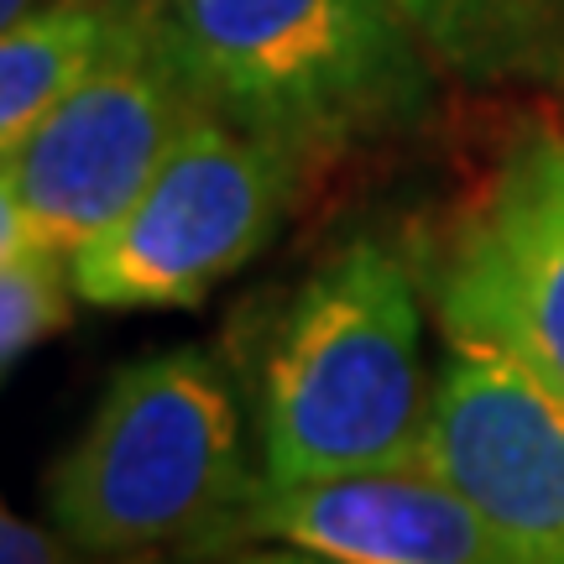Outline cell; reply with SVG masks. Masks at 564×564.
Listing matches in <instances>:
<instances>
[{
    "label": "cell",
    "instance_id": "cell-1",
    "mask_svg": "<svg viewBox=\"0 0 564 564\" xmlns=\"http://www.w3.org/2000/svg\"><path fill=\"white\" fill-rule=\"evenodd\" d=\"M423 288L403 241L350 236L278 303H241L236 382L267 486L423 465L434 382Z\"/></svg>",
    "mask_w": 564,
    "mask_h": 564
},
{
    "label": "cell",
    "instance_id": "cell-2",
    "mask_svg": "<svg viewBox=\"0 0 564 564\" xmlns=\"http://www.w3.org/2000/svg\"><path fill=\"white\" fill-rule=\"evenodd\" d=\"M141 21L194 105L293 158L303 188L440 110L444 68L398 0H147Z\"/></svg>",
    "mask_w": 564,
    "mask_h": 564
},
{
    "label": "cell",
    "instance_id": "cell-3",
    "mask_svg": "<svg viewBox=\"0 0 564 564\" xmlns=\"http://www.w3.org/2000/svg\"><path fill=\"white\" fill-rule=\"evenodd\" d=\"M257 491L236 371L204 345H167L105 382L79 440L47 465L42 502L84 560L141 549L194 560Z\"/></svg>",
    "mask_w": 564,
    "mask_h": 564
},
{
    "label": "cell",
    "instance_id": "cell-4",
    "mask_svg": "<svg viewBox=\"0 0 564 564\" xmlns=\"http://www.w3.org/2000/svg\"><path fill=\"white\" fill-rule=\"evenodd\" d=\"M449 345L497 350L564 408V121L528 110L403 236Z\"/></svg>",
    "mask_w": 564,
    "mask_h": 564
},
{
    "label": "cell",
    "instance_id": "cell-5",
    "mask_svg": "<svg viewBox=\"0 0 564 564\" xmlns=\"http://www.w3.org/2000/svg\"><path fill=\"white\" fill-rule=\"evenodd\" d=\"M299 194L293 158L199 105L141 199L68 257V282L116 314L199 308L272 246Z\"/></svg>",
    "mask_w": 564,
    "mask_h": 564
},
{
    "label": "cell",
    "instance_id": "cell-6",
    "mask_svg": "<svg viewBox=\"0 0 564 564\" xmlns=\"http://www.w3.org/2000/svg\"><path fill=\"white\" fill-rule=\"evenodd\" d=\"M194 110L199 105L158 53L137 6L116 53L0 158L37 241L74 257L105 236L141 199Z\"/></svg>",
    "mask_w": 564,
    "mask_h": 564
},
{
    "label": "cell",
    "instance_id": "cell-7",
    "mask_svg": "<svg viewBox=\"0 0 564 564\" xmlns=\"http://www.w3.org/2000/svg\"><path fill=\"white\" fill-rule=\"evenodd\" d=\"M423 465L523 554L564 564V408L507 356L444 340Z\"/></svg>",
    "mask_w": 564,
    "mask_h": 564
},
{
    "label": "cell",
    "instance_id": "cell-8",
    "mask_svg": "<svg viewBox=\"0 0 564 564\" xmlns=\"http://www.w3.org/2000/svg\"><path fill=\"white\" fill-rule=\"evenodd\" d=\"M241 544H293L335 564H539L429 465L267 486L220 523L194 564Z\"/></svg>",
    "mask_w": 564,
    "mask_h": 564
},
{
    "label": "cell",
    "instance_id": "cell-9",
    "mask_svg": "<svg viewBox=\"0 0 564 564\" xmlns=\"http://www.w3.org/2000/svg\"><path fill=\"white\" fill-rule=\"evenodd\" d=\"M398 11L449 79L564 95V0H398Z\"/></svg>",
    "mask_w": 564,
    "mask_h": 564
},
{
    "label": "cell",
    "instance_id": "cell-10",
    "mask_svg": "<svg viewBox=\"0 0 564 564\" xmlns=\"http://www.w3.org/2000/svg\"><path fill=\"white\" fill-rule=\"evenodd\" d=\"M131 6L47 0L0 32V158L131 32Z\"/></svg>",
    "mask_w": 564,
    "mask_h": 564
},
{
    "label": "cell",
    "instance_id": "cell-11",
    "mask_svg": "<svg viewBox=\"0 0 564 564\" xmlns=\"http://www.w3.org/2000/svg\"><path fill=\"white\" fill-rule=\"evenodd\" d=\"M74 299L79 293L68 282V257L58 251H32L0 267V382L37 345L74 324Z\"/></svg>",
    "mask_w": 564,
    "mask_h": 564
},
{
    "label": "cell",
    "instance_id": "cell-12",
    "mask_svg": "<svg viewBox=\"0 0 564 564\" xmlns=\"http://www.w3.org/2000/svg\"><path fill=\"white\" fill-rule=\"evenodd\" d=\"M0 564H89L58 528H37L0 507Z\"/></svg>",
    "mask_w": 564,
    "mask_h": 564
},
{
    "label": "cell",
    "instance_id": "cell-13",
    "mask_svg": "<svg viewBox=\"0 0 564 564\" xmlns=\"http://www.w3.org/2000/svg\"><path fill=\"white\" fill-rule=\"evenodd\" d=\"M32 251H47V246L37 241V230H32V220H26L17 188H11L6 173H0V267L21 262V257H32Z\"/></svg>",
    "mask_w": 564,
    "mask_h": 564
},
{
    "label": "cell",
    "instance_id": "cell-14",
    "mask_svg": "<svg viewBox=\"0 0 564 564\" xmlns=\"http://www.w3.org/2000/svg\"><path fill=\"white\" fill-rule=\"evenodd\" d=\"M209 564H335V560L308 554V549H293V544H241V549L215 554Z\"/></svg>",
    "mask_w": 564,
    "mask_h": 564
},
{
    "label": "cell",
    "instance_id": "cell-15",
    "mask_svg": "<svg viewBox=\"0 0 564 564\" xmlns=\"http://www.w3.org/2000/svg\"><path fill=\"white\" fill-rule=\"evenodd\" d=\"M89 564H194L178 549H141V554H116V560H89Z\"/></svg>",
    "mask_w": 564,
    "mask_h": 564
},
{
    "label": "cell",
    "instance_id": "cell-16",
    "mask_svg": "<svg viewBox=\"0 0 564 564\" xmlns=\"http://www.w3.org/2000/svg\"><path fill=\"white\" fill-rule=\"evenodd\" d=\"M37 6H47V0H0V32H6L11 21H21L26 11H37Z\"/></svg>",
    "mask_w": 564,
    "mask_h": 564
},
{
    "label": "cell",
    "instance_id": "cell-17",
    "mask_svg": "<svg viewBox=\"0 0 564 564\" xmlns=\"http://www.w3.org/2000/svg\"><path fill=\"white\" fill-rule=\"evenodd\" d=\"M110 6H131V11H137V6H147V0H110Z\"/></svg>",
    "mask_w": 564,
    "mask_h": 564
}]
</instances>
